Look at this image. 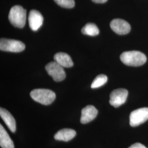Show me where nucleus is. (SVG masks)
<instances>
[{"instance_id": "nucleus-1", "label": "nucleus", "mask_w": 148, "mask_h": 148, "mask_svg": "<svg viewBox=\"0 0 148 148\" xmlns=\"http://www.w3.org/2000/svg\"><path fill=\"white\" fill-rule=\"evenodd\" d=\"M120 59L124 64L131 66H139L143 65L147 62V57L143 53L132 51L122 53Z\"/></svg>"}, {"instance_id": "nucleus-2", "label": "nucleus", "mask_w": 148, "mask_h": 148, "mask_svg": "<svg viewBox=\"0 0 148 148\" xmlns=\"http://www.w3.org/2000/svg\"><path fill=\"white\" fill-rule=\"evenodd\" d=\"M27 18V11L21 5L12 7L10 11L8 19L11 24L16 27L23 28L25 26Z\"/></svg>"}, {"instance_id": "nucleus-3", "label": "nucleus", "mask_w": 148, "mask_h": 148, "mask_svg": "<svg viewBox=\"0 0 148 148\" xmlns=\"http://www.w3.org/2000/svg\"><path fill=\"white\" fill-rule=\"evenodd\" d=\"M30 96L34 101L43 105H49L56 99V94L51 90L35 89L30 92Z\"/></svg>"}, {"instance_id": "nucleus-4", "label": "nucleus", "mask_w": 148, "mask_h": 148, "mask_svg": "<svg viewBox=\"0 0 148 148\" xmlns=\"http://www.w3.org/2000/svg\"><path fill=\"white\" fill-rule=\"evenodd\" d=\"M25 48V46L24 43L20 41L12 39L1 38V51L11 52H20L24 50Z\"/></svg>"}, {"instance_id": "nucleus-5", "label": "nucleus", "mask_w": 148, "mask_h": 148, "mask_svg": "<svg viewBox=\"0 0 148 148\" xmlns=\"http://www.w3.org/2000/svg\"><path fill=\"white\" fill-rule=\"evenodd\" d=\"M148 120V108H142L133 111L130 115V124L132 127L140 125Z\"/></svg>"}, {"instance_id": "nucleus-6", "label": "nucleus", "mask_w": 148, "mask_h": 148, "mask_svg": "<svg viewBox=\"0 0 148 148\" xmlns=\"http://www.w3.org/2000/svg\"><path fill=\"white\" fill-rule=\"evenodd\" d=\"M45 69L48 74L52 76L53 80L56 82L62 81L65 79L66 77L63 67L55 61L47 64L45 67Z\"/></svg>"}, {"instance_id": "nucleus-7", "label": "nucleus", "mask_w": 148, "mask_h": 148, "mask_svg": "<svg viewBox=\"0 0 148 148\" xmlns=\"http://www.w3.org/2000/svg\"><path fill=\"white\" fill-rule=\"evenodd\" d=\"M128 90L123 88L114 90L110 95L109 103L115 108H118L124 104L128 96Z\"/></svg>"}, {"instance_id": "nucleus-8", "label": "nucleus", "mask_w": 148, "mask_h": 148, "mask_svg": "<svg viewBox=\"0 0 148 148\" xmlns=\"http://www.w3.org/2000/svg\"><path fill=\"white\" fill-rule=\"evenodd\" d=\"M110 27L112 31L119 35H126L131 31L130 24L121 19H113L110 23Z\"/></svg>"}, {"instance_id": "nucleus-9", "label": "nucleus", "mask_w": 148, "mask_h": 148, "mask_svg": "<svg viewBox=\"0 0 148 148\" xmlns=\"http://www.w3.org/2000/svg\"><path fill=\"white\" fill-rule=\"evenodd\" d=\"M29 24L32 30L36 32L42 26L43 21L42 14L36 10H32L30 12L29 17Z\"/></svg>"}, {"instance_id": "nucleus-10", "label": "nucleus", "mask_w": 148, "mask_h": 148, "mask_svg": "<svg viewBox=\"0 0 148 148\" xmlns=\"http://www.w3.org/2000/svg\"><path fill=\"white\" fill-rule=\"evenodd\" d=\"M98 114V110L94 106H88L82 109L80 122L86 124L92 121L95 119Z\"/></svg>"}, {"instance_id": "nucleus-11", "label": "nucleus", "mask_w": 148, "mask_h": 148, "mask_svg": "<svg viewBox=\"0 0 148 148\" xmlns=\"http://www.w3.org/2000/svg\"><path fill=\"white\" fill-rule=\"evenodd\" d=\"M0 116L11 132H15L16 131V120L11 113L5 109L1 108Z\"/></svg>"}, {"instance_id": "nucleus-12", "label": "nucleus", "mask_w": 148, "mask_h": 148, "mask_svg": "<svg viewBox=\"0 0 148 148\" xmlns=\"http://www.w3.org/2000/svg\"><path fill=\"white\" fill-rule=\"evenodd\" d=\"M76 135V131L69 128H64L59 130L58 132L56 133L54 136L56 140L68 142L73 139Z\"/></svg>"}, {"instance_id": "nucleus-13", "label": "nucleus", "mask_w": 148, "mask_h": 148, "mask_svg": "<svg viewBox=\"0 0 148 148\" xmlns=\"http://www.w3.org/2000/svg\"><path fill=\"white\" fill-rule=\"evenodd\" d=\"M54 59L56 62L63 68H70L74 65L71 57L66 53L63 52L56 53L54 56Z\"/></svg>"}, {"instance_id": "nucleus-14", "label": "nucleus", "mask_w": 148, "mask_h": 148, "mask_svg": "<svg viewBox=\"0 0 148 148\" xmlns=\"http://www.w3.org/2000/svg\"><path fill=\"white\" fill-rule=\"evenodd\" d=\"M0 146L2 148H14L12 140L1 124L0 125Z\"/></svg>"}, {"instance_id": "nucleus-15", "label": "nucleus", "mask_w": 148, "mask_h": 148, "mask_svg": "<svg viewBox=\"0 0 148 148\" xmlns=\"http://www.w3.org/2000/svg\"><path fill=\"white\" fill-rule=\"evenodd\" d=\"M83 34L90 36H95L99 34V30L98 27L93 23H87L81 29Z\"/></svg>"}, {"instance_id": "nucleus-16", "label": "nucleus", "mask_w": 148, "mask_h": 148, "mask_svg": "<svg viewBox=\"0 0 148 148\" xmlns=\"http://www.w3.org/2000/svg\"><path fill=\"white\" fill-rule=\"evenodd\" d=\"M108 81L107 76L103 75L101 74L98 75L95 79L93 80V82L91 84V88H97L101 86H103L106 84Z\"/></svg>"}, {"instance_id": "nucleus-17", "label": "nucleus", "mask_w": 148, "mask_h": 148, "mask_svg": "<svg viewBox=\"0 0 148 148\" xmlns=\"http://www.w3.org/2000/svg\"><path fill=\"white\" fill-rule=\"evenodd\" d=\"M54 2L62 7L72 8L75 5L74 0H54Z\"/></svg>"}, {"instance_id": "nucleus-18", "label": "nucleus", "mask_w": 148, "mask_h": 148, "mask_svg": "<svg viewBox=\"0 0 148 148\" xmlns=\"http://www.w3.org/2000/svg\"><path fill=\"white\" fill-rule=\"evenodd\" d=\"M128 148H147L142 144L139 143H134Z\"/></svg>"}, {"instance_id": "nucleus-19", "label": "nucleus", "mask_w": 148, "mask_h": 148, "mask_svg": "<svg viewBox=\"0 0 148 148\" xmlns=\"http://www.w3.org/2000/svg\"><path fill=\"white\" fill-rule=\"evenodd\" d=\"M92 1L97 3H103L106 2L108 0H92Z\"/></svg>"}]
</instances>
